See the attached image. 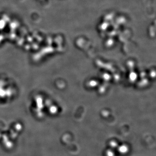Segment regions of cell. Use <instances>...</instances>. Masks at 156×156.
I'll return each mask as SVG.
<instances>
[]
</instances>
